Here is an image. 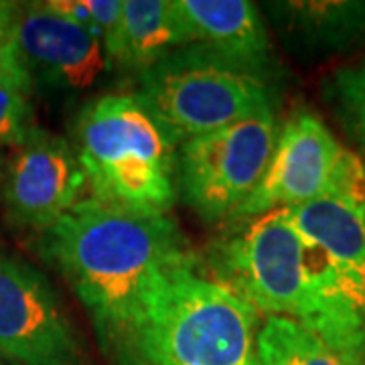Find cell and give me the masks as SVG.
<instances>
[{"label":"cell","instance_id":"1","mask_svg":"<svg viewBox=\"0 0 365 365\" xmlns=\"http://www.w3.org/2000/svg\"><path fill=\"white\" fill-rule=\"evenodd\" d=\"M41 252L76 290L102 345L122 357L155 282L195 260L173 217L134 213L93 197L41 232Z\"/></svg>","mask_w":365,"mask_h":365},{"label":"cell","instance_id":"2","mask_svg":"<svg viewBox=\"0 0 365 365\" xmlns=\"http://www.w3.org/2000/svg\"><path fill=\"white\" fill-rule=\"evenodd\" d=\"M260 314L205 278L197 260L165 272L146 294L124 365H258Z\"/></svg>","mask_w":365,"mask_h":365},{"label":"cell","instance_id":"3","mask_svg":"<svg viewBox=\"0 0 365 365\" xmlns=\"http://www.w3.org/2000/svg\"><path fill=\"white\" fill-rule=\"evenodd\" d=\"M79 165L91 197L106 205L169 215L177 197V146L136 93H104L76 120Z\"/></svg>","mask_w":365,"mask_h":365},{"label":"cell","instance_id":"4","mask_svg":"<svg viewBox=\"0 0 365 365\" xmlns=\"http://www.w3.org/2000/svg\"><path fill=\"white\" fill-rule=\"evenodd\" d=\"M136 98L175 146L278 108L270 78L197 45L138 73Z\"/></svg>","mask_w":365,"mask_h":365},{"label":"cell","instance_id":"5","mask_svg":"<svg viewBox=\"0 0 365 365\" xmlns=\"http://www.w3.org/2000/svg\"><path fill=\"white\" fill-rule=\"evenodd\" d=\"M234 230L207 254L211 280L232 290L258 314L300 321L307 299V244L288 209H272Z\"/></svg>","mask_w":365,"mask_h":365},{"label":"cell","instance_id":"6","mask_svg":"<svg viewBox=\"0 0 365 365\" xmlns=\"http://www.w3.org/2000/svg\"><path fill=\"white\" fill-rule=\"evenodd\" d=\"M278 132L276 112H264L179 144L177 197L203 222H227L264 177Z\"/></svg>","mask_w":365,"mask_h":365},{"label":"cell","instance_id":"7","mask_svg":"<svg viewBox=\"0 0 365 365\" xmlns=\"http://www.w3.org/2000/svg\"><path fill=\"white\" fill-rule=\"evenodd\" d=\"M364 185V160L341 144L317 114L297 110L278 132L264 177L227 222L252 220L272 209L300 207Z\"/></svg>","mask_w":365,"mask_h":365},{"label":"cell","instance_id":"8","mask_svg":"<svg viewBox=\"0 0 365 365\" xmlns=\"http://www.w3.org/2000/svg\"><path fill=\"white\" fill-rule=\"evenodd\" d=\"M0 355L14 365H86V347L51 280L0 250Z\"/></svg>","mask_w":365,"mask_h":365},{"label":"cell","instance_id":"9","mask_svg":"<svg viewBox=\"0 0 365 365\" xmlns=\"http://www.w3.org/2000/svg\"><path fill=\"white\" fill-rule=\"evenodd\" d=\"M13 37L29 78L45 88L90 90L112 61L100 35L49 2H16Z\"/></svg>","mask_w":365,"mask_h":365},{"label":"cell","instance_id":"10","mask_svg":"<svg viewBox=\"0 0 365 365\" xmlns=\"http://www.w3.org/2000/svg\"><path fill=\"white\" fill-rule=\"evenodd\" d=\"M2 201L9 222L45 232L81 201L88 187L73 143L37 128L6 160Z\"/></svg>","mask_w":365,"mask_h":365},{"label":"cell","instance_id":"11","mask_svg":"<svg viewBox=\"0 0 365 365\" xmlns=\"http://www.w3.org/2000/svg\"><path fill=\"white\" fill-rule=\"evenodd\" d=\"M300 235L321 250L365 309V185L288 209Z\"/></svg>","mask_w":365,"mask_h":365},{"label":"cell","instance_id":"12","mask_svg":"<svg viewBox=\"0 0 365 365\" xmlns=\"http://www.w3.org/2000/svg\"><path fill=\"white\" fill-rule=\"evenodd\" d=\"M185 23L193 35V45L270 76L272 47L258 6L248 0H177Z\"/></svg>","mask_w":365,"mask_h":365},{"label":"cell","instance_id":"13","mask_svg":"<svg viewBox=\"0 0 365 365\" xmlns=\"http://www.w3.org/2000/svg\"><path fill=\"white\" fill-rule=\"evenodd\" d=\"M189 45H193V35L177 0H124V19L112 63L143 73Z\"/></svg>","mask_w":365,"mask_h":365},{"label":"cell","instance_id":"14","mask_svg":"<svg viewBox=\"0 0 365 365\" xmlns=\"http://www.w3.org/2000/svg\"><path fill=\"white\" fill-rule=\"evenodd\" d=\"M268 13L304 51H343L365 37V0L270 2Z\"/></svg>","mask_w":365,"mask_h":365},{"label":"cell","instance_id":"15","mask_svg":"<svg viewBox=\"0 0 365 365\" xmlns=\"http://www.w3.org/2000/svg\"><path fill=\"white\" fill-rule=\"evenodd\" d=\"M258 365H349L299 321L268 317L256 337Z\"/></svg>","mask_w":365,"mask_h":365},{"label":"cell","instance_id":"16","mask_svg":"<svg viewBox=\"0 0 365 365\" xmlns=\"http://www.w3.org/2000/svg\"><path fill=\"white\" fill-rule=\"evenodd\" d=\"M325 100L365 165V63L341 67L325 81Z\"/></svg>","mask_w":365,"mask_h":365},{"label":"cell","instance_id":"17","mask_svg":"<svg viewBox=\"0 0 365 365\" xmlns=\"http://www.w3.org/2000/svg\"><path fill=\"white\" fill-rule=\"evenodd\" d=\"M49 4L55 11L69 14L91 26L100 35L106 53L112 61L124 19V0H51Z\"/></svg>","mask_w":365,"mask_h":365},{"label":"cell","instance_id":"18","mask_svg":"<svg viewBox=\"0 0 365 365\" xmlns=\"http://www.w3.org/2000/svg\"><path fill=\"white\" fill-rule=\"evenodd\" d=\"M29 93L31 91L14 86H0V150L4 146H23L31 138V134L39 128L35 124Z\"/></svg>","mask_w":365,"mask_h":365},{"label":"cell","instance_id":"19","mask_svg":"<svg viewBox=\"0 0 365 365\" xmlns=\"http://www.w3.org/2000/svg\"><path fill=\"white\" fill-rule=\"evenodd\" d=\"M0 86H14L25 91L33 90V81L14 45L13 25L0 26Z\"/></svg>","mask_w":365,"mask_h":365},{"label":"cell","instance_id":"20","mask_svg":"<svg viewBox=\"0 0 365 365\" xmlns=\"http://www.w3.org/2000/svg\"><path fill=\"white\" fill-rule=\"evenodd\" d=\"M4 167H6V160L2 157V150H0V179L4 177Z\"/></svg>","mask_w":365,"mask_h":365},{"label":"cell","instance_id":"21","mask_svg":"<svg viewBox=\"0 0 365 365\" xmlns=\"http://www.w3.org/2000/svg\"><path fill=\"white\" fill-rule=\"evenodd\" d=\"M0 365H11V364H4V361H0Z\"/></svg>","mask_w":365,"mask_h":365}]
</instances>
